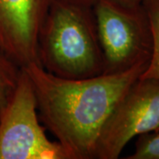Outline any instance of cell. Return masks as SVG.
Wrapping results in <instances>:
<instances>
[{"label":"cell","mask_w":159,"mask_h":159,"mask_svg":"<svg viewBox=\"0 0 159 159\" xmlns=\"http://www.w3.org/2000/svg\"><path fill=\"white\" fill-rule=\"evenodd\" d=\"M148 62L123 73L65 79L32 64L23 69L34 87L37 111L72 159H95L97 141L115 106Z\"/></svg>","instance_id":"cell-1"},{"label":"cell","mask_w":159,"mask_h":159,"mask_svg":"<svg viewBox=\"0 0 159 159\" xmlns=\"http://www.w3.org/2000/svg\"><path fill=\"white\" fill-rule=\"evenodd\" d=\"M40 66L65 79L101 75L102 57L93 5L78 0H52L37 40Z\"/></svg>","instance_id":"cell-2"},{"label":"cell","mask_w":159,"mask_h":159,"mask_svg":"<svg viewBox=\"0 0 159 159\" xmlns=\"http://www.w3.org/2000/svg\"><path fill=\"white\" fill-rule=\"evenodd\" d=\"M93 11L102 51V74L123 73L149 61L153 34L143 5L128 8L107 0H96Z\"/></svg>","instance_id":"cell-3"},{"label":"cell","mask_w":159,"mask_h":159,"mask_svg":"<svg viewBox=\"0 0 159 159\" xmlns=\"http://www.w3.org/2000/svg\"><path fill=\"white\" fill-rule=\"evenodd\" d=\"M0 159H72L59 142L48 139L40 125L34 87L23 68L0 115Z\"/></svg>","instance_id":"cell-4"},{"label":"cell","mask_w":159,"mask_h":159,"mask_svg":"<svg viewBox=\"0 0 159 159\" xmlns=\"http://www.w3.org/2000/svg\"><path fill=\"white\" fill-rule=\"evenodd\" d=\"M159 131V80L139 78L120 98L97 141L95 159H117L135 136Z\"/></svg>","instance_id":"cell-5"},{"label":"cell","mask_w":159,"mask_h":159,"mask_svg":"<svg viewBox=\"0 0 159 159\" xmlns=\"http://www.w3.org/2000/svg\"><path fill=\"white\" fill-rule=\"evenodd\" d=\"M52 0H0V50L23 68L39 65L37 40Z\"/></svg>","instance_id":"cell-6"},{"label":"cell","mask_w":159,"mask_h":159,"mask_svg":"<svg viewBox=\"0 0 159 159\" xmlns=\"http://www.w3.org/2000/svg\"><path fill=\"white\" fill-rule=\"evenodd\" d=\"M142 5L147 11L151 24L153 51L148 66L140 78L159 80V0H144Z\"/></svg>","instance_id":"cell-7"},{"label":"cell","mask_w":159,"mask_h":159,"mask_svg":"<svg viewBox=\"0 0 159 159\" xmlns=\"http://www.w3.org/2000/svg\"><path fill=\"white\" fill-rule=\"evenodd\" d=\"M20 70L0 50V115L17 85Z\"/></svg>","instance_id":"cell-8"},{"label":"cell","mask_w":159,"mask_h":159,"mask_svg":"<svg viewBox=\"0 0 159 159\" xmlns=\"http://www.w3.org/2000/svg\"><path fill=\"white\" fill-rule=\"evenodd\" d=\"M127 159H159V131L138 136L134 152Z\"/></svg>","instance_id":"cell-9"},{"label":"cell","mask_w":159,"mask_h":159,"mask_svg":"<svg viewBox=\"0 0 159 159\" xmlns=\"http://www.w3.org/2000/svg\"><path fill=\"white\" fill-rule=\"evenodd\" d=\"M118 6L128 7V8H136L142 6L144 0H107Z\"/></svg>","instance_id":"cell-10"},{"label":"cell","mask_w":159,"mask_h":159,"mask_svg":"<svg viewBox=\"0 0 159 159\" xmlns=\"http://www.w3.org/2000/svg\"><path fill=\"white\" fill-rule=\"evenodd\" d=\"M78 1H81V2H84V3H88V4H91L93 5L95 3L96 0H78Z\"/></svg>","instance_id":"cell-11"}]
</instances>
